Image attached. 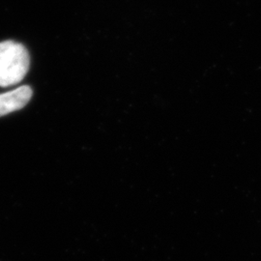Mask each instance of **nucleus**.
<instances>
[{"mask_svg":"<svg viewBox=\"0 0 261 261\" xmlns=\"http://www.w3.org/2000/svg\"><path fill=\"white\" fill-rule=\"evenodd\" d=\"M28 49L14 41L0 43V86L19 84L29 69Z\"/></svg>","mask_w":261,"mask_h":261,"instance_id":"1","label":"nucleus"},{"mask_svg":"<svg viewBox=\"0 0 261 261\" xmlns=\"http://www.w3.org/2000/svg\"><path fill=\"white\" fill-rule=\"evenodd\" d=\"M32 94V89L28 85L0 94V117L24 108L30 101Z\"/></svg>","mask_w":261,"mask_h":261,"instance_id":"2","label":"nucleus"}]
</instances>
